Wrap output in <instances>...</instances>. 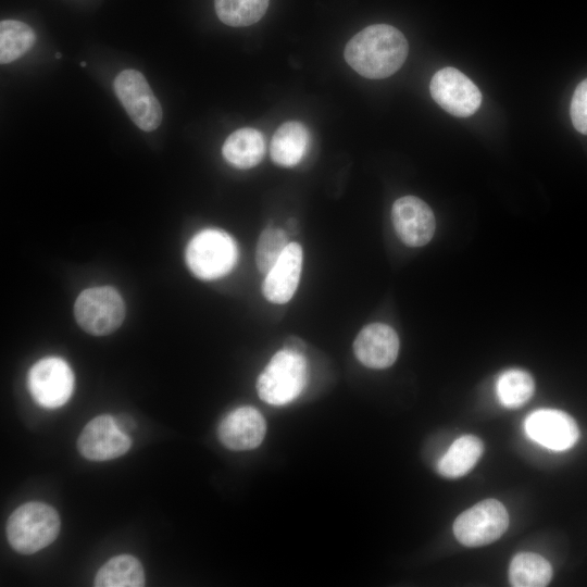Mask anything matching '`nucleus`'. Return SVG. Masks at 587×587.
<instances>
[{"label":"nucleus","mask_w":587,"mask_h":587,"mask_svg":"<svg viewBox=\"0 0 587 587\" xmlns=\"http://www.w3.org/2000/svg\"><path fill=\"white\" fill-rule=\"evenodd\" d=\"M408 50V41L399 29L388 24H374L348 41L345 60L361 76L380 79L401 67Z\"/></svg>","instance_id":"nucleus-1"},{"label":"nucleus","mask_w":587,"mask_h":587,"mask_svg":"<svg viewBox=\"0 0 587 587\" xmlns=\"http://www.w3.org/2000/svg\"><path fill=\"white\" fill-rule=\"evenodd\" d=\"M60 527V516L51 505L33 501L12 512L7 523V537L15 551L32 554L53 542Z\"/></svg>","instance_id":"nucleus-2"},{"label":"nucleus","mask_w":587,"mask_h":587,"mask_svg":"<svg viewBox=\"0 0 587 587\" xmlns=\"http://www.w3.org/2000/svg\"><path fill=\"white\" fill-rule=\"evenodd\" d=\"M308 378L305 358L301 352L277 351L257 380L259 397L272 405H284L295 400L303 390Z\"/></svg>","instance_id":"nucleus-3"},{"label":"nucleus","mask_w":587,"mask_h":587,"mask_svg":"<svg viewBox=\"0 0 587 587\" xmlns=\"http://www.w3.org/2000/svg\"><path fill=\"white\" fill-rule=\"evenodd\" d=\"M238 258L235 240L224 230L208 228L196 234L186 248V263L200 279L212 280L229 273Z\"/></svg>","instance_id":"nucleus-4"},{"label":"nucleus","mask_w":587,"mask_h":587,"mask_svg":"<svg viewBox=\"0 0 587 587\" xmlns=\"http://www.w3.org/2000/svg\"><path fill=\"white\" fill-rule=\"evenodd\" d=\"M77 324L88 334L105 336L116 330L125 317L123 298L109 286L83 290L74 304Z\"/></svg>","instance_id":"nucleus-5"},{"label":"nucleus","mask_w":587,"mask_h":587,"mask_svg":"<svg viewBox=\"0 0 587 587\" xmlns=\"http://www.w3.org/2000/svg\"><path fill=\"white\" fill-rule=\"evenodd\" d=\"M509 526L504 505L496 499H486L462 512L453 523V533L466 547L485 546L499 539Z\"/></svg>","instance_id":"nucleus-6"},{"label":"nucleus","mask_w":587,"mask_h":587,"mask_svg":"<svg viewBox=\"0 0 587 587\" xmlns=\"http://www.w3.org/2000/svg\"><path fill=\"white\" fill-rule=\"evenodd\" d=\"M115 93L132 121L142 130L152 132L162 122V108L145 76L124 70L114 79Z\"/></svg>","instance_id":"nucleus-7"},{"label":"nucleus","mask_w":587,"mask_h":587,"mask_svg":"<svg viewBox=\"0 0 587 587\" xmlns=\"http://www.w3.org/2000/svg\"><path fill=\"white\" fill-rule=\"evenodd\" d=\"M27 384L32 397L39 405L57 409L71 398L74 390V374L63 359L47 357L30 367Z\"/></svg>","instance_id":"nucleus-8"},{"label":"nucleus","mask_w":587,"mask_h":587,"mask_svg":"<svg viewBox=\"0 0 587 587\" xmlns=\"http://www.w3.org/2000/svg\"><path fill=\"white\" fill-rule=\"evenodd\" d=\"M433 99L448 113L458 117L474 114L482 102L477 86L459 70L447 66L436 72L430 80Z\"/></svg>","instance_id":"nucleus-9"},{"label":"nucleus","mask_w":587,"mask_h":587,"mask_svg":"<svg viewBox=\"0 0 587 587\" xmlns=\"http://www.w3.org/2000/svg\"><path fill=\"white\" fill-rule=\"evenodd\" d=\"M132 446L114 416L103 414L86 424L77 439L79 453L91 461H107L125 454Z\"/></svg>","instance_id":"nucleus-10"},{"label":"nucleus","mask_w":587,"mask_h":587,"mask_svg":"<svg viewBox=\"0 0 587 587\" xmlns=\"http://www.w3.org/2000/svg\"><path fill=\"white\" fill-rule=\"evenodd\" d=\"M396 234L410 247L426 245L435 232V216L426 202L414 196L397 199L391 208Z\"/></svg>","instance_id":"nucleus-11"},{"label":"nucleus","mask_w":587,"mask_h":587,"mask_svg":"<svg viewBox=\"0 0 587 587\" xmlns=\"http://www.w3.org/2000/svg\"><path fill=\"white\" fill-rule=\"evenodd\" d=\"M525 430L530 439L555 451L570 449L579 436L573 417L554 409H540L529 414Z\"/></svg>","instance_id":"nucleus-12"},{"label":"nucleus","mask_w":587,"mask_h":587,"mask_svg":"<svg viewBox=\"0 0 587 587\" xmlns=\"http://www.w3.org/2000/svg\"><path fill=\"white\" fill-rule=\"evenodd\" d=\"M266 433L262 414L253 407L243 405L229 412L220 423L217 436L230 450H251L260 446Z\"/></svg>","instance_id":"nucleus-13"},{"label":"nucleus","mask_w":587,"mask_h":587,"mask_svg":"<svg viewBox=\"0 0 587 587\" xmlns=\"http://www.w3.org/2000/svg\"><path fill=\"white\" fill-rule=\"evenodd\" d=\"M357 359L371 369H386L394 364L399 352V338L392 327L383 323L364 326L353 342Z\"/></svg>","instance_id":"nucleus-14"},{"label":"nucleus","mask_w":587,"mask_h":587,"mask_svg":"<svg viewBox=\"0 0 587 587\" xmlns=\"http://www.w3.org/2000/svg\"><path fill=\"white\" fill-rule=\"evenodd\" d=\"M303 252L297 242H289L280 258L265 275L262 294L272 303H286L295 295L302 272Z\"/></svg>","instance_id":"nucleus-15"},{"label":"nucleus","mask_w":587,"mask_h":587,"mask_svg":"<svg viewBox=\"0 0 587 587\" xmlns=\"http://www.w3.org/2000/svg\"><path fill=\"white\" fill-rule=\"evenodd\" d=\"M310 145L308 128L300 122L289 121L275 132L270 154L274 163L284 167L297 165L305 155Z\"/></svg>","instance_id":"nucleus-16"},{"label":"nucleus","mask_w":587,"mask_h":587,"mask_svg":"<svg viewBox=\"0 0 587 587\" xmlns=\"http://www.w3.org/2000/svg\"><path fill=\"white\" fill-rule=\"evenodd\" d=\"M225 160L241 170L258 165L265 153L263 134L251 127H243L232 133L222 147Z\"/></svg>","instance_id":"nucleus-17"},{"label":"nucleus","mask_w":587,"mask_h":587,"mask_svg":"<svg viewBox=\"0 0 587 587\" xmlns=\"http://www.w3.org/2000/svg\"><path fill=\"white\" fill-rule=\"evenodd\" d=\"M484 450L482 440L473 435H464L449 447L437 464L438 472L448 478H458L469 473L477 463Z\"/></svg>","instance_id":"nucleus-18"},{"label":"nucleus","mask_w":587,"mask_h":587,"mask_svg":"<svg viewBox=\"0 0 587 587\" xmlns=\"http://www.w3.org/2000/svg\"><path fill=\"white\" fill-rule=\"evenodd\" d=\"M97 587H140L145 573L138 559L129 554L113 557L104 563L95 577Z\"/></svg>","instance_id":"nucleus-19"},{"label":"nucleus","mask_w":587,"mask_h":587,"mask_svg":"<svg viewBox=\"0 0 587 587\" xmlns=\"http://www.w3.org/2000/svg\"><path fill=\"white\" fill-rule=\"evenodd\" d=\"M552 577L550 563L533 552L514 555L509 567V580L514 587H544Z\"/></svg>","instance_id":"nucleus-20"},{"label":"nucleus","mask_w":587,"mask_h":587,"mask_svg":"<svg viewBox=\"0 0 587 587\" xmlns=\"http://www.w3.org/2000/svg\"><path fill=\"white\" fill-rule=\"evenodd\" d=\"M36 41L34 30L25 23L3 20L0 23V62L8 64L24 55Z\"/></svg>","instance_id":"nucleus-21"},{"label":"nucleus","mask_w":587,"mask_h":587,"mask_svg":"<svg viewBox=\"0 0 587 587\" xmlns=\"http://www.w3.org/2000/svg\"><path fill=\"white\" fill-rule=\"evenodd\" d=\"M534 389L533 377L522 370L505 371L496 383L498 399L508 409H516L526 403L533 396Z\"/></svg>","instance_id":"nucleus-22"},{"label":"nucleus","mask_w":587,"mask_h":587,"mask_svg":"<svg viewBox=\"0 0 587 587\" xmlns=\"http://www.w3.org/2000/svg\"><path fill=\"white\" fill-rule=\"evenodd\" d=\"M270 0H214L218 18L233 27L252 25L264 15Z\"/></svg>","instance_id":"nucleus-23"},{"label":"nucleus","mask_w":587,"mask_h":587,"mask_svg":"<svg viewBox=\"0 0 587 587\" xmlns=\"http://www.w3.org/2000/svg\"><path fill=\"white\" fill-rule=\"evenodd\" d=\"M288 243L287 235L279 228L268 227L261 233L255 250V263L260 273H268Z\"/></svg>","instance_id":"nucleus-24"},{"label":"nucleus","mask_w":587,"mask_h":587,"mask_svg":"<svg viewBox=\"0 0 587 587\" xmlns=\"http://www.w3.org/2000/svg\"><path fill=\"white\" fill-rule=\"evenodd\" d=\"M570 113L576 130L587 135V78L577 85L571 101Z\"/></svg>","instance_id":"nucleus-25"},{"label":"nucleus","mask_w":587,"mask_h":587,"mask_svg":"<svg viewBox=\"0 0 587 587\" xmlns=\"http://www.w3.org/2000/svg\"><path fill=\"white\" fill-rule=\"evenodd\" d=\"M114 419L120 429L127 435L135 428V422L129 415L121 414Z\"/></svg>","instance_id":"nucleus-26"},{"label":"nucleus","mask_w":587,"mask_h":587,"mask_svg":"<svg viewBox=\"0 0 587 587\" xmlns=\"http://www.w3.org/2000/svg\"><path fill=\"white\" fill-rule=\"evenodd\" d=\"M286 348L287 349H290V350H295V351H298V352H301L300 350L304 348V344L302 340H300L299 338L297 337H291L287 340V345H286Z\"/></svg>","instance_id":"nucleus-27"},{"label":"nucleus","mask_w":587,"mask_h":587,"mask_svg":"<svg viewBox=\"0 0 587 587\" xmlns=\"http://www.w3.org/2000/svg\"><path fill=\"white\" fill-rule=\"evenodd\" d=\"M296 221L295 220H290L289 223H288V226L289 228L291 229V232H296L295 230V226H296Z\"/></svg>","instance_id":"nucleus-28"},{"label":"nucleus","mask_w":587,"mask_h":587,"mask_svg":"<svg viewBox=\"0 0 587 587\" xmlns=\"http://www.w3.org/2000/svg\"><path fill=\"white\" fill-rule=\"evenodd\" d=\"M55 55H57V58H58V59H60V58H61V53H58V54H55Z\"/></svg>","instance_id":"nucleus-29"},{"label":"nucleus","mask_w":587,"mask_h":587,"mask_svg":"<svg viewBox=\"0 0 587 587\" xmlns=\"http://www.w3.org/2000/svg\"><path fill=\"white\" fill-rule=\"evenodd\" d=\"M80 65H82V66H86V62H82Z\"/></svg>","instance_id":"nucleus-30"}]
</instances>
